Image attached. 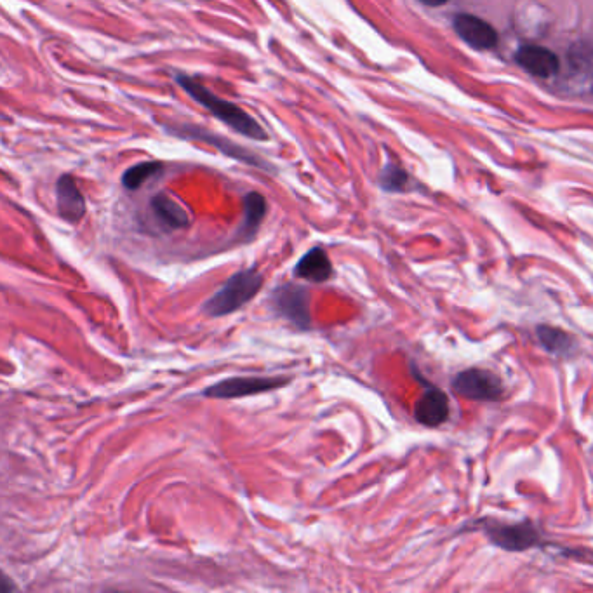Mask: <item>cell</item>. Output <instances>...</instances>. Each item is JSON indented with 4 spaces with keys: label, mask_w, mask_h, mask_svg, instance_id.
<instances>
[{
    "label": "cell",
    "mask_w": 593,
    "mask_h": 593,
    "mask_svg": "<svg viewBox=\"0 0 593 593\" xmlns=\"http://www.w3.org/2000/svg\"><path fill=\"white\" fill-rule=\"evenodd\" d=\"M56 202L58 213L68 223H79L86 214V200L70 174H63L56 183Z\"/></svg>",
    "instance_id": "9c48e42d"
},
{
    "label": "cell",
    "mask_w": 593,
    "mask_h": 593,
    "mask_svg": "<svg viewBox=\"0 0 593 593\" xmlns=\"http://www.w3.org/2000/svg\"><path fill=\"white\" fill-rule=\"evenodd\" d=\"M176 82L180 84L183 91H187L199 105L207 108L211 114L225 122L228 127H232L235 133L242 134L246 138L256 141H267L268 134L260 126V122L244 112L242 108L237 107L232 101L223 100L216 96L213 91H209L199 80L192 79L188 75H178Z\"/></svg>",
    "instance_id": "6da1fadb"
},
{
    "label": "cell",
    "mask_w": 593,
    "mask_h": 593,
    "mask_svg": "<svg viewBox=\"0 0 593 593\" xmlns=\"http://www.w3.org/2000/svg\"><path fill=\"white\" fill-rule=\"evenodd\" d=\"M449 413H451V406H449V397L446 392L427 383L425 392L414 404L416 421L425 427H440L442 423H446Z\"/></svg>",
    "instance_id": "52a82bcc"
},
{
    "label": "cell",
    "mask_w": 593,
    "mask_h": 593,
    "mask_svg": "<svg viewBox=\"0 0 593 593\" xmlns=\"http://www.w3.org/2000/svg\"><path fill=\"white\" fill-rule=\"evenodd\" d=\"M14 590H16V585L0 571V593L14 592Z\"/></svg>",
    "instance_id": "e0dca14e"
},
{
    "label": "cell",
    "mask_w": 593,
    "mask_h": 593,
    "mask_svg": "<svg viewBox=\"0 0 593 593\" xmlns=\"http://www.w3.org/2000/svg\"><path fill=\"white\" fill-rule=\"evenodd\" d=\"M536 336L543 350L554 357H573L578 352V343L573 336L559 327L538 326Z\"/></svg>",
    "instance_id": "4fadbf2b"
},
{
    "label": "cell",
    "mask_w": 593,
    "mask_h": 593,
    "mask_svg": "<svg viewBox=\"0 0 593 593\" xmlns=\"http://www.w3.org/2000/svg\"><path fill=\"white\" fill-rule=\"evenodd\" d=\"M454 392L468 400L496 402L505 397V388L500 378L486 369H465L454 376L451 383Z\"/></svg>",
    "instance_id": "8992f818"
},
{
    "label": "cell",
    "mask_w": 593,
    "mask_h": 593,
    "mask_svg": "<svg viewBox=\"0 0 593 593\" xmlns=\"http://www.w3.org/2000/svg\"><path fill=\"white\" fill-rule=\"evenodd\" d=\"M286 376H235L218 381L204 390L207 399H242L253 395L267 394L272 390L286 387Z\"/></svg>",
    "instance_id": "277c9868"
},
{
    "label": "cell",
    "mask_w": 593,
    "mask_h": 593,
    "mask_svg": "<svg viewBox=\"0 0 593 593\" xmlns=\"http://www.w3.org/2000/svg\"><path fill=\"white\" fill-rule=\"evenodd\" d=\"M454 32L468 46L489 51L498 46V34L487 21L480 20L474 14H458L453 21Z\"/></svg>",
    "instance_id": "ba28073f"
},
{
    "label": "cell",
    "mask_w": 593,
    "mask_h": 593,
    "mask_svg": "<svg viewBox=\"0 0 593 593\" xmlns=\"http://www.w3.org/2000/svg\"><path fill=\"white\" fill-rule=\"evenodd\" d=\"M482 533L493 545L507 552H526L529 548L540 547L541 534L531 522L507 524L501 520H484L480 524Z\"/></svg>",
    "instance_id": "3957f363"
},
{
    "label": "cell",
    "mask_w": 593,
    "mask_h": 593,
    "mask_svg": "<svg viewBox=\"0 0 593 593\" xmlns=\"http://www.w3.org/2000/svg\"><path fill=\"white\" fill-rule=\"evenodd\" d=\"M421 4H425V6H430V7H439V6H444V4H446L447 0H420Z\"/></svg>",
    "instance_id": "ac0fdd59"
},
{
    "label": "cell",
    "mask_w": 593,
    "mask_h": 593,
    "mask_svg": "<svg viewBox=\"0 0 593 593\" xmlns=\"http://www.w3.org/2000/svg\"><path fill=\"white\" fill-rule=\"evenodd\" d=\"M293 272L294 277H298V279L322 284L333 277L334 268L322 247H312L307 254L301 256Z\"/></svg>",
    "instance_id": "8fae6325"
},
{
    "label": "cell",
    "mask_w": 593,
    "mask_h": 593,
    "mask_svg": "<svg viewBox=\"0 0 593 593\" xmlns=\"http://www.w3.org/2000/svg\"><path fill=\"white\" fill-rule=\"evenodd\" d=\"M160 169H162L160 162H154V160L140 162L136 166L129 167L126 173L122 174V185L127 190H138L145 181L150 180L155 174H159Z\"/></svg>",
    "instance_id": "9a60e30c"
},
{
    "label": "cell",
    "mask_w": 593,
    "mask_h": 593,
    "mask_svg": "<svg viewBox=\"0 0 593 593\" xmlns=\"http://www.w3.org/2000/svg\"><path fill=\"white\" fill-rule=\"evenodd\" d=\"M270 300H272L275 314L286 319L296 329L308 331L314 326L312 314H310V293L307 287L284 284L275 289Z\"/></svg>",
    "instance_id": "5b68a950"
},
{
    "label": "cell",
    "mask_w": 593,
    "mask_h": 593,
    "mask_svg": "<svg viewBox=\"0 0 593 593\" xmlns=\"http://www.w3.org/2000/svg\"><path fill=\"white\" fill-rule=\"evenodd\" d=\"M267 214V200L261 194L251 192L246 195L244 199V223L240 228V234L244 235L246 239L253 237L256 230L260 228L261 221Z\"/></svg>",
    "instance_id": "5bb4252c"
},
{
    "label": "cell",
    "mask_w": 593,
    "mask_h": 593,
    "mask_svg": "<svg viewBox=\"0 0 593 593\" xmlns=\"http://www.w3.org/2000/svg\"><path fill=\"white\" fill-rule=\"evenodd\" d=\"M515 61L529 74L541 77V79H548L560 70L557 54L552 53L547 47L531 46V44L522 46L515 54Z\"/></svg>",
    "instance_id": "30bf717a"
},
{
    "label": "cell",
    "mask_w": 593,
    "mask_h": 593,
    "mask_svg": "<svg viewBox=\"0 0 593 593\" xmlns=\"http://www.w3.org/2000/svg\"><path fill=\"white\" fill-rule=\"evenodd\" d=\"M150 211L154 220L166 230H180L188 225V213L178 200L171 195L157 194L150 200Z\"/></svg>",
    "instance_id": "7c38bea8"
},
{
    "label": "cell",
    "mask_w": 593,
    "mask_h": 593,
    "mask_svg": "<svg viewBox=\"0 0 593 593\" xmlns=\"http://www.w3.org/2000/svg\"><path fill=\"white\" fill-rule=\"evenodd\" d=\"M265 277L256 267L240 270L221 286L220 291L206 301L204 312L209 317H225L234 314L260 293Z\"/></svg>",
    "instance_id": "7a4b0ae2"
},
{
    "label": "cell",
    "mask_w": 593,
    "mask_h": 593,
    "mask_svg": "<svg viewBox=\"0 0 593 593\" xmlns=\"http://www.w3.org/2000/svg\"><path fill=\"white\" fill-rule=\"evenodd\" d=\"M380 183L387 192H402L407 187V173L397 164L388 162L381 171Z\"/></svg>",
    "instance_id": "2e32d148"
}]
</instances>
